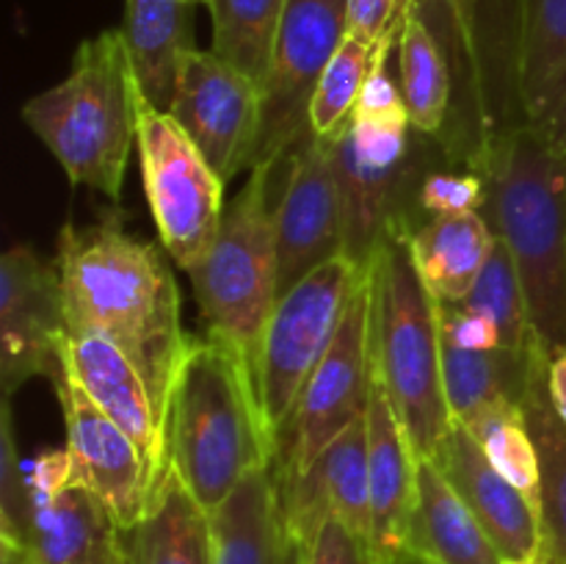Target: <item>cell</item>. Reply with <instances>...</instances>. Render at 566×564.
Masks as SVG:
<instances>
[{
  "mask_svg": "<svg viewBox=\"0 0 566 564\" xmlns=\"http://www.w3.org/2000/svg\"><path fill=\"white\" fill-rule=\"evenodd\" d=\"M53 260L66 324L92 326L127 354L166 429L188 335L180 321V288L164 252L127 232L119 213H111L88 227L66 221Z\"/></svg>",
  "mask_w": 566,
  "mask_h": 564,
  "instance_id": "obj_1",
  "label": "cell"
},
{
  "mask_svg": "<svg viewBox=\"0 0 566 564\" xmlns=\"http://www.w3.org/2000/svg\"><path fill=\"white\" fill-rule=\"evenodd\" d=\"M166 457L208 514L254 468L274 459L252 376L213 337H188L171 387Z\"/></svg>",
  "mask_w": 566,
  "mask_h": 564,
  "instance_id": "obj_2",
  "label": "cell"
},
{
  "mask_svg": "<svg viewBox=\"0 0 566 564\" xmlns=\"http://www.w3.org/2000/svg\"><path fill=\"white\" fill-rule=\"evenodd\" d=\"M484 216L506 241L547 354L566 348V155L531 125L492 147Z\"/></svg>",
  "mask_w": 566,
  "mask_h": 564,
  "instance_id": "obj_3",
  "label": "cell"
},
{
  "mask_svg": "<svg viewBox=\"0 0 566 564\" xmlns=\"http://www.w3.org/2000/svg\"><path fill=\"white\" fill-rule=\"evenodd\" d=\"M144 94L122 31L81 42L70 75L22 105V119L55 155L70 182L116 202L138 138Z\"/></svg>",
  "mask_w": 566,
  "mask_h": 564,
  "instance_id": "obj_4",
  "label": "cell"
},
{
  "mask_svg": "<svg viewBox=\"0 0 566 564\" xmlns=\"http://www.w3.org/2000/svg\"><path fill=\"white\" fill-rule=\"evenodd\" d=\"M525 0H418L415 11L440 39L453 75L446 130L448 160L484 175L492 147L525 125L520 44Z\"/></svg>",
  "mask_w": 566,
  "mask_h": 564,
  "instance_id": "obj_5",
  "label": "cell"
},
{
  "mask_svg": "<svg viewBox=\"0 0 566 564\" xmlns=\"http://www.w3.org/2000/svg\"><path fill=\"white\" fill-rule=\"evenodd\" d=\"M374 368L418 459H434L453 424L442 385L440 302L420 280L409 232L387 238L370 265Z\"/></svg>",
  "mask_w": 566,
  "mask_h": 564,
  "instance_id": "obj_6",
  "label": "cell"
},
{
  "mask_svg": "<svg viewBox=\"0 0 566 564\" xmlns=\"http://www.w3.org/2000/svg\"><path fill=\"white\" fill-rule=\"evenodd\" d=\"M276 166L249 169L247 186L224 208L221 230L202 263L186 271L208 337L235 354L258 376L265 321L276 304ZM258 390V385H254Z\"/></svg>",
  "mask_w": 566,
  "mask_h": 564,
  "instance_id": "obj_7",
  "label": "cell"
},
{
  "mask_svg": "<svg viewBox=\"0 0 566 564\" xmlns=\"http://www.w3.org/2000/svg\"><path fill=\"white\" fill-rule=\"evenodd\" d=\"M368 271L346 254H337L276 299L265 321L254 376L271 442L335 343L348 302Z\"/></svg>",
  "mask_w": 566,
  "mask_h": 564,
  "instance_id": "obj_8",
  "label": "cell"
},
{
  "mask_svg": "<svg viewBox=\"0 0 566 564\" xmlns=\"http://www.w3.org/2000/svg\"><path fill=\"white\" fill-rule=\"evenodd\" d=\"M144 194L166 254L191 271L213 249L224 219V180L210 169L169 111L144 100L138 114Z\"/></svg>",
  "mask_w": 566,
  "mask_h": 564,
  "instance_id": "obj_9",
  "label": "cell"
},
{
  "mask_svg": "<svg viewBox=\"0 0 566 564\" xmlns=\"http://www.w3.org/2000/svg\"><path fill=\"white\" fill-rule=\"evenodd\" d=\"M370 307H374V280L368 271L348 302L335 343L304 385L285 426L276 431L274 459H271L276 481L304 473L318 459V453L368 409L370 376H374Z\"/></svg>",
  "mask_w": 566,
  "mask_h": 564,
  "instance_id": "obj_10",
  "label": "cell"
},
{
  "mask_svg": "<svg viewBox=\"0 0 566 564\" xmlns=\"http://www.w3.org/2000/svg\"><path fill=\"white\" fill-rule=\"evenodd\" d=\"M348 36V0H287L263 83L252 166H276L310 130L321 75Z\"/></svg>",
  "mask_w": 566,
  "mask_h": 564,
  "instance_id": "obj_11",
  "label": "cell"
},
{
  "mask_svg": "<svg viewBox=\"0 0 566 564\" xmlns=\"http://www.w3.org/2000/svg\"><path fill=\"white\" fill-rule=\"evenodd\" d=\"M260 108L263 88L213 50L182 55L169 114L224 182L252 166Z\"/></svg>",
  "mask_w": 566,
  "mask_h": 564,
  "instance_id": "obj_12",
  "label": "cell"
},
{
  "mask_svg": "<svg viewBox=\"0 0 566 564\" xmlns=\"http://www.w3.org/2000/svg\"><path fill=\"white\" fill-rule=\"evenodd\" d=\"M66 304L55 260L25 243L0 258V385L3 398L33 376L53 379L64 365Z\"/></svg>",
  "mask_w": 566,
  "mask_h": 564,
  "instance_id": "obj_13",
  "label": "cell"
},
{
  "mask_svg": "<svg viewBox=\"0 0 566 564\" xmlns=\"http://www.w3.org/2000/svg\"><path fill=\"white\" fill-rule=\"evenodd\" d=\"M343 254V205L329 136L304 133L287 153L276 199V299Z\"/></svg>",
  "mask_w": 566,
  "mask_h": 564,
  "instance_id": "obj_14",
  "label": "cell"
},
{
  "mask_svg": "<svg viewBox=\"0 0 566 564\" xmlns=\"http://www.w3.org/2000/svg\"><path fill=\"white\" fill-rule=\"evenodd\" d=\"M66 426V451L81 479L97 492L122 531H133L149 506V484L136 442L92 401L66 365L53 376Z\"/></svg>",
  "mask_w": 566,
  "mask_h": 564,
  "instance_id": "obj_15",
  "label": "cell"
},
{
  "mask_svg": "<svg viewBox=\"0 0 566 564\" xmlns=\"http://www.w3.org/2000/svg\"><path fill=\"white\" fill-rule=\"evenodd\" d=\"M343 205V254L370 269L381 243L398 232H415V149L403 164H374L357 149L352 119L329 136Z\"/></svg>",
  "mask_w": 566,
  "mask_h": 564,
  "instance_id": "obj_16",
  "label": "cell"
},
{
  "mask_svg": "<svg viewBox=\"0 0 566 564\" xmlns=\"http://www.w3.org/2000/svg\"><path fill=\"white\" fill-rule=\"evenodd\" d=\"M64 365L92 401L136 442L144 459L149 495H155L169 464L166 429L136 365L114 341L86 324H66Z\"/></svg>",
  "mask_w": 566,
  "mask_h": 564,
  "instance_id": "obj_17",
  "label": "cell"
},
{
  "mask_svg": "<svg viewBox=\"0 0 566 564\" xmlns=\"http://www.w3.org/2000/svg\"><path fill=\"white\" fill-rule=\"evenodd\" d=\"M276 492L287 531L302 551L332 514L370 542L368 409L304 473L276 481Z\"/></svg>",
  "mask_w": 566,
  "mask_h": 564,
  "instance_id": "obj_18",
  "label": "cell"
},
{
  "mask_svg": "<svg viewBox=\"0 0 566 564\" xmlns=\"http://www.w3.org/2000/svg\"><path fill=\"white\" fill-rule=\"evenodd\" d=\"M28 476L33 492L28 551L36 564H77L125 534L103 498L81 479L66 448L42 453Z\"/></svg>",
  "mask_w": 566,
  "mask_h": 564,
  "instance_id": "obj_19",
  "label": "cell"
},
{
  "mask_svg": "<svg viewBox=\"0 0 566 564\" xmlns=\"http://www.w3.org/2000/svg\"><path fill=\"white\" fill-rule=\"evenodd\" d=\"M434 462L475 514L503 562L545 556L539 509L506 476L497 473L479 440L459 420H453L437 448Z\"/></svg>",
  "mask_w": 566,
  "mask_h": 564,
  "instance_id": "obj_20",
  "label": "cell"
},
{
  "mask_svg": "<svg viewBox=\"0 0 566 564\" xmlns=\"http://www.w3.org/2000/svg\"><path fill=\"white\" fill-rule=\"evenodd\" d=\"M368 468H370V542L385 564L407 547L418 492V457L392 409L379 374L370 376L368 396Z\"/></svg>",
  "mask_w": 566,
  "mask_h": 564,
  "instance_id": "obj_21",
  "label": "cell"
},
{
  "mask_svg": "<svg viewBox=\"0 0 566 564\" xmlns=\"http://www.w3.org/2000/svg\"><path fill=\"white\" fill-rule=\"evenodd\" d=\"M520 103L525 125L566 155V0H525Z\"/></svg>",
  "mask_w": 566,
  "mask_h": 564,
  "instance_id": "obj_22",
  "label": "cell"
},
{
  "mask_svg": "<svg viewBox=\"0 0 566 564\" xmlns=\"http://www.w3.org/2000/svg\"><path fill=\"white\" fill-rule=\"evenodd\" d=\"M213 564H298L302 547L282 518L271 464L254 468L210 514Z\"/></svg>",
  "mask_w": 566,
  "mask_h": 564,
  "instance_id": "obj_23",
  "label": "cell"
},
{
  "mask_svg": "<svg viewBox=\"0 0 566 564\" xmlns=\"http://www.w3.org/2000/svg\"><path fill=\"white\" fill-rule=\"evenodd\" d=\"M407 547L434 564H503V556L434 459H418V492Z\"/></svg>",
  "mask_w": 566,
  "mask_h": 564,
  "instance_id": "obj_24",
  "label": "cell"
},
{
  "mask_svg": "<svg viewBox=\"0 0 566 564\" xmlns=\"http://www.w3.org/2000/svg\"><path fill=\"white\" fill-rule=\"evenodd\" d=\"M197 0H125V36L144 100L169 111L182 55L193 50L191 11Z\"/></svg>",
  "mask_w": 566,
  "mask_h": 564,
  "instance_id": "obj_25",
  "label": "cell"
},
{
  "mask_svg": "<svg viewBox=\"0 0 566 564\" xmlns=\"http://www.w3.org/2000/svg\"><path fill=\"white\" fill-rule=\"evenodd\" d=\"M497 232L484 213L437 216L409 236L420 280L440 304H462L479 282Z\"/></svg>",
  "mask_w": 566,
  "mask_h": 564,
  "instance_id": "obj_26",
  "label": "cell"
},
{
  "mask_svg": "<svg viewBox=\"0 0 566 564\" xmlns=\"http://www.w3.org/2000/svg\"><path fill=\"white\" fill-rule=\"evenodd\" d=\"M130 564H213V525L171 464L147 512L127 531Z\"/></svg>",
  "mask_w": 566,
  "mask_h": 564,
  "instance_id": "obj_27",
  "label": "cell"
},
{
  "mask_svg": "<svg viewBox=\"0 0 566 564\" xmlns=\"http://www.w3.org/2000/svg\"><path fill=\"white\" fill-rule=\"evenodd\" d=\"M547 363H551V354L536 341L534 352H531V374L528 385H525L523 409L536 451H539V514L545 556L553 564H566V424L551 398Z\"/></svg>",
  "mask_w": 566,
  "mask_h": 564,
  "instance_id": "obj_28",
  "label": "cell"
},
{
  "mask_svg": "<svg viewBox=\"0 0 566 564\" xmlns=\"http://www.w3.org/2000/svg\"><path fill=\"white\" fill-rule=\"evenodd\" d=\"M531 352L534 346L525 354L509 348L468 352L442 341V385L453 420L470 426L503 404H523Z\"/></svg>",
  "mask_w": 566,
  "mask_h": 564,
  "instance_id": "obj_29",
  "label": "cell"
},
{
  "mask_svg": "<svg viewBox=\"0 0 566 564\" xmlns=\"http://www.w3.org/2000/svg\"><path fill=\"white\" fill-rule=\"evenodd\" d=\"M401 94L412 130L440 138L453 100V75L448 55L429 22L412 11L398 36Z\"/></svg>",
  "mask_w": 566,
  "mask_h": 564,
  "instance_id": "obj_30",
  "label": "cell"
},
{
  "mask_svg": "<svg viewBox=\"0 0 566 564\" xmlns=\"http://www.w3.org/2000/svg\"><path fill=\"white\" fill-rule=\"evenodd\" d=\"M287 0H208L213 53L263 88Z\"/></svg>",
  "mask_w": 566,
  "mask_h": 564,
  "instance_id": "obj_31",
  "label": "cell"
},
{
  "mask_svg": "<svg viewBox=\"0 0 566 564\" xmlns=\"http://www.w3.org/2000/svg\"><path fill=\"white\" fill-rule=\"evenodd\" d=\"M462 307L490 318L501 332L503 348H509V352L525 354L534 346V341H539L534 324H531L528 302H525L517 265H514L512 252H509L506 241L501 236H497L495 249H492L479 282L462 302Z\"/></svg>",
  "mask_w": 566,
  "mask_h": 564,
  "instance_id": "obj_32",
  "label": "cell"
},
{
  "mask_svg": "<svg viewBox=\"0 0 566 564\" xmlns=\"http://www.w3.org/2000/svg\"><path fill=\"white\" fill-rule=\"evenodd\" d=\"M479 440L497 473L506 476L536 509H539L542 473L539 451L531 437L523 404H503L475 424L464 426Z\"/></svg>",
  "mask_w": 566,
  "mask_h": 564,
  "instance_id": "obj_33",
  "label": "cell"
},
{
  "mask_svg": "<svg viewBox=\"0 0 566 564\" xmlns=\"http://www.w3.org/2000/svg\"><path fill=\"white\" fill-rule=\"evenodd\" d=\"M374 50L376 48L354 36H346V42L340 44L335 59L321 75L313 105H310V130L315 136H332L352 119L354 105H357L363 83L368 77Z\"/></svg>",
  "mask_w": 566,
  "mask_h": 564,
  "instance_id": "obj_34",
  "label": "cell"
},
{
  "mask_svg": "<svg viewBox=\"0 0 566 564\" xmlns=\"http://www.w3.org/2000/svg\"><path fill=\"white\" fill-rule=\"evenodd\" d=\"M33 525L31 476L22 468L20 448L14 440L11 404L3 398L0 409V536L28 547Z\"/></svg>",
  "mask_w": 566,
  "mask_h": 564,
  "instance_id": "obj_35",
  "label": "cell"
},
{
  "mask_svg": "<svg viewBox=\"0 0 566 564\" xmlns=\"http://www.w3.org/2000/svg\"><path fill=\"white\" fill-rule=\"evenodd\" d=\"M490 202V182L481 171L464 166H446V169L426 171L415 186V213L429 219L459 213H484Z\"/></svg>",
  "mask_w": 566,
  "mask_h": 564,
  "instance_id": "obj_36",
  "label": "cell"
},
{
  "mask_svg": "<svg viewBox=\"0 0 566 564\" xmlns=\"http://www.w3.org/2000/svg\"><path fill=\"white\" fill-rule=\"evenodd\" d=\"M302 564H381L374 545L340 518H326L310 545L302 551Z\"/></svg>",
  "mask_w": 566,
  "mask_h": 564,
  "instance_id": "obj_37",
  "label": "cell"
},
{
  "mask_svg": "<svg viewBox=\"0 0 566 564\" xmlns=\"http://www.w3.org/2000/svg\"><path fill=\"white\" fill-rule=\"evenodd\" d=\"M440 332L442 341L457 348H468V352L503 348L497 326L462 304H440Z\"/></svg>",
  "mask_w": 566,
  "mask_h": 564,
  "instance_id": "obj_38",
  "label": "cell"
},
{
  "mask_svg": "<svg viewBox=\"0 0 566 564\" xmlns=\"http://www.w3.org/2000/svg\"><path fill=\"white\" fill-rule=\"evenodd\" d=\"M396 0H348V36L376 44L392 31Z\"/></svg>",
  "mask_w": 566,
  "mask_h": 564,
  "instance_id": "obj_39",
  "label": "cell"
},
{
  "mask_svg": "<svg viewBox=\"0 0 566 564\" xmlns=\"http://www.w3.org/2000/svg\"><path fill=\"white\" fill-rule=\"evenodd\" d=\"M547 387H551V398L556 404V412L562 415L566 424V348L551 354L547 363Z\"/></svg>",
  "mask_w": 566,
  "mask_h": 564,
  "instance_id": "obj_40",
  "label": "cell"
},
{
  "mask_svg": "<svg viewBox=\"0 0 566 564\" xmlns=\"http://www.w3.org/2000/svg\"><path fill=\"white\" fill-rule=\"evenodd\" d=\"M77 564H130V553H127V534H122L119 540L108 542L105 547H99L97 553H92L88 558Z\"/></svg>",
  "mask_w": 566,
  "mask_h": 564,
  "instance_id": "obj_41",
  "label": "cell"
},
{
  "mask_svg": "<svg viewBox=\"0 0 566 564\" xmlns=\"http://www.w3.org/2000/svg\"><path fill=\"white\" fill-rule=\"evenodd\" d=\"M0 564H36V562H33L31 551H28L25 545L0 536Z\"/></svg>",
  "mask_w": 566,
  "mask_h": 564,
  "instance_id": "obj_42",
  "label": "cell"
},
{
  "mask_svg": "<svg viewBox=\"0 0 566 564\" xmlns=\"http://www.w3.org/2000/svg\"><path fill=\"white\" fill-rule=\"evenodd\" d=\"M418 0H396V14H392V36H401V28L407 22V17L412 14Z\"/></svg>",
  "mask_w": 566,
  "mask_h": 564,
  "instance_id": "obj_43",
  "label": "cell"
},
{
  "mask_svg": "<svg viewBox=\"0 0 566 564\" xmlns=\"http://www.w3.org/2000/svg\"><path fill=\"white\" fill-rule=\"evenodd\" d=\"M385 564H434L431 558H426L423 553H418L415 547H403V551H398L396 556L387 558Z\"/></svg>",
  "mask_w": 566,
  "mask_h": 564,
  "instance_id": "obj_44",
  "label": "cell"
},
{
  "mask_svg": "<svg viewBox=\"0 0 566 564\" xmlns=\"http://www.w3.org/2000/svg\"><path fill=\"white\" fill-rule=\"evenodd\" d=\"M503 564H553L547 556H536V558H506Z\"/></svg>",
  "mask_w": 566,
  "mask_h": 564,
  "instance_id": "obj_45",
  "label": "cell"
},
{
  "mask_svg": "<svg viewBox=\"0 0 566 564\" xmlns=\"http://www.w3.org/2000/svg\"><path fill=\"white\" fill-rule=\"evenodd\" d=\"M197 3H208V0H197Z\"/></svg>",
  "mask_w": 566,
  "mask_h": 564,
  "instance_id": "obj_46",
  "label": "cell"
},
{
  "mask_svg": "<svg viewBox=\"0 0 566 564\" xmlns=\"http://www.w3.org/2000/svg\"><path fill=\"white\" fill-rule=\"evenodd\" d=\"M298 564H302V562H298Z\"/></svg>",
  "mask_w": 566,
  "mask_h": 564,
  "instance_id": "obj_47",
  "label": "cell"
}]
</instances>
